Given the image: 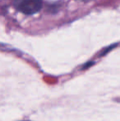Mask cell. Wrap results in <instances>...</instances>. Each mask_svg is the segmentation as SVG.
<instances>
[{
	"mask_svg": "<svg viewBox=\"0 0 120 121\" xmlns=\"http://www.w3.org/2000/svg\"><path fill=\"white\" fill-rule=\"evenodd\" d=\"M14 7L24 14L32 15L41 9L42 0H15Z\"/></svg>",
	"mask_w": 120,
	"mask_h": 121,
	"instance_id": "obj_1",
	"label": "cell"
}]
</instances>
